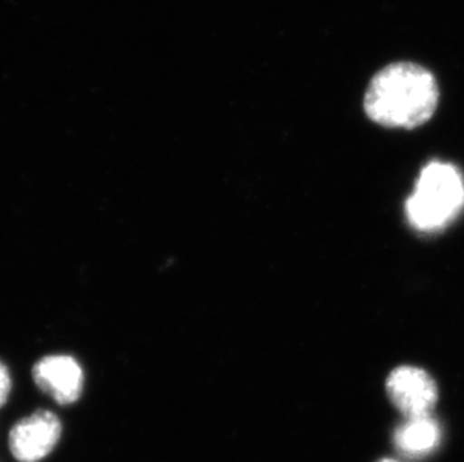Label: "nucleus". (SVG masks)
I'll list each match as a JSON object with an SVG mask.
<instances>
[{"label":"nucleus","mask_w":464,"mask_h":462,"mask_svg":"<svg viewBox=\"0 0 464 462\" xmlns=\"http://www.w3.org/2000/svg\"><path fill=\"white\" fill-rule=\"evenodd\" d=\"M463 209V176L456 167L443 162H431L420 171L406 203L409 223L420 231L442 230Z\"/></svg>","instance_id":"2"},{"label":"nucleus","mask_w":464,"mask_h":462,"mask_svg":"<svg viewBox=\"0 0 464 462\" xmlns=\"http://www.w3.org/2000/svg\"><path fill=\"white\" fill-rule=\"evenodd\" d=\"M440 428L431 416H412L395 429L394 445L406 458H424L440 445Z\"/></svg>","instance_id":"6"},{"label":"nucleus","mask_w":464,"mask_h":462,"mask_svg":"<svg viewBox=\"0 0 464 462\" xmlns=\"http://www.w3.org/2000/svg\"><path fill=\"white\" fill-rule=\"evenodd\" d=\"M438 101L433 74L422 66L400 62L374 75L363 107L368 118L383 127L415 128L433 116Z\"/></svg>","instance_id":"1"},{"label":"nucleus","mask_w":464,"mask_h":462,"mask_svg":"<svg viewBox=\"0 0 464 462\" xmlns=\"http://www.w3.org/2000/svg\"><path fill=\"white\" fill-rule=\"evenodd\" d=\"M11 392V379L4 363H0V407L4 406Z\"/></svg>","instance_id":"7"},{"label":"nucleus","mask_w":464,"mask_h":462,"mask_svg":"<svg viewBox=\"0 0 464 462\" xmlns=\"http://www.w3.org/2000/svg\"><path fill=\"white\" fill-rule=\"evenodd\" d=\"M38 388L62 406L79 399L83 390V371L71 356H47L34 368Z\"/></svg>","instance_id":"5"},{"label":"nucleus","mask_w":464,"mask_h":462,"mask_svg":"<svg viewBox=\"0 0 464 462\" xmlns=\"http://www.w3.org/2000/svg\"><path fill=\"white\" fill-rule=\"evenodd\" d=\"M381 462H397V461H392V459H382Z\"/></svg>","instance_id":"8"},{"label":"nucleus","mask_w":464,"mask_h":462,"mask_svg":"<svg viewBox=\"0 0 464 462\" xmlns=\"http://www.w3.org/2000/svg\"><path fill=\"white\" fill-rule=\"evenodd\" d=\"M386 392L401 413L412 416L430 415L438 401V386L425 371L415 367H400L392 371L386 381Z\"/></svg>","instance_id":"4"},{"label":"nucleus","mask_w":464,"mask_h":462,"mask_svg":"<svg viewBox=\"0 0 464 462\" xmlns=\"http://www.w3.org/2000/svg\"><path fill=\"white\" fill-rule=\"evenodd\" d=\"M61 420L52 411L40 410L23 419L11 431L9 445L20 462H38L54 449L61 438Z\"/></svg>","instance_id":"3"}]
</instances>
